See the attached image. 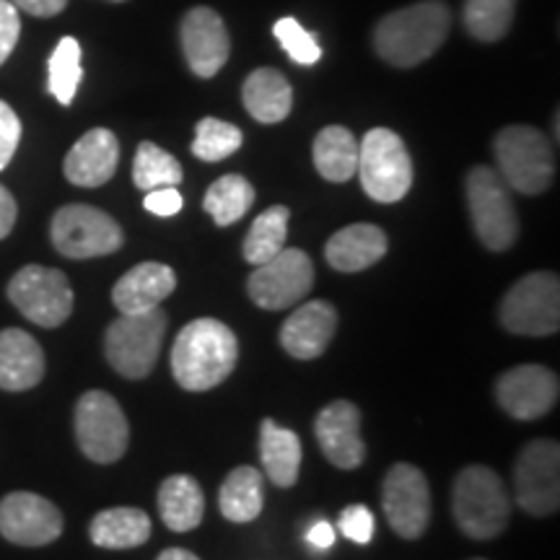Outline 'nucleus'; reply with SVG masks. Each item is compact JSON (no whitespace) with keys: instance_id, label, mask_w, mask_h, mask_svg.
<instances>
[{"instance_id":"37998d69","label":"nucleus","mask_w":560,"mask_h":560,"mask_svg":"<svg viewBox=\"0 0 560 560\" xmlns=\"http://www.w3.org/2000/svg\"><path fill=\"white\" fill-rule=\"evenodd\" d=\"M306 542H310L314 550H330L332 545H335L332 524L325 522V520L317 522V524H312V529L306 532Z\"/></svg>"},{"instance_id":"c03bdc74","label":"nucleus","mask_w":560,"mask_h":560,"mask_svg":"<svg viewBox=\"0 0 560 560\" xmlns=\"http://www.w3.org/2000/svg\"><path fill=\"white\" fill-rule=\"evenodd\" d=\"M156 560H200V558L185 548H170V550L161 552Z\"/></svg>"},{"instance_id":"aec40b11","label":"nucleus","mask_w":560,"mask_h":560,"mask_svg":"<svg viewBox=\"0 0 560 560\" xmlns=\"http://www.w3.org/2000/svg\"><path fill=\"white\" fill-rule=\"evenodd\" d=\"M120 164V143L115 132L94 128L83 136L66 156V177L79 187H102L115 177Z\"/></svg>"},{"instance_id":"0eeeda50","label":"nucleus","mask_w":560,"mask_h":560,"mask_svg":"<svg viewBox=\"0 0 560 560\" xmlns=\"http://www.w3.org/2000/svg\"><path fill=\"white\" fill-rule=\"evenodd\" d=\"M501 325L511 335L548 338L560 330V280L556 272H529L501 301Z\"/></svg>"},{"instance_id":"2eb2a0df","label":"nucleus","mask_w":560,"mask_h":560,"mask_svg":"<svg viewBox=\"0 0 560 560\" xmlns=\"http://www.w3.org/2000/svg\"><path fill=\"white\" fill-rule=\"evenodd\" d=\"M0 535L21 548H42L62 535V514L52 501L16 490L0 501Z\"/></svg>"},{"instance_id":"4c0bfd02","label":"nucleus","mask_w":560,"mask_h":560,"mask_svg":"<svg viewBox=\"0 0 560 560\" xmlns=\"http://www.w3.org/2000/svg\"><path fill=\"white\" fill-rule=\"evenodd\" d=\"M21 140V120L9 104L0 102V172L11 164Z\"/></svg>"},{"instance_id":"4468645a","label":"nucleus","mask_w":560,"mask_h":560,"mask_svg":"<svg viewBox=\"0 0 560 560\" xmlns=\"http://www.w3.org/2000/svg\"><path fill=\"white\" fill-rule=\"evenodd\" d=\"M382 506L397 535L418 540L431 522V490L425 475L408 462L392 467L382 486Z\"/></svg>"},{"instance_id":"a878e982","label":"nucleus","mask_w":560,"mask_h":560,"mask_svg":"<svg viewBox=\"0 0 560 560\" xmlns=\"http://www.w3.org/2000/svg\"><path fill=\"white\" fill-rule=\"evenodd\" d=\"M301 439L291 429H283L272 418H265L260 425V459L270 482L278 488H291L299 480L301 470Z\"/></svg>"},{"instance_id":"39448f33","label":"nucleus","mask_w":560,"mask_h":560,"mask_svg":"<svg viewBox=\"0 0 560 560\" xmlns=\"http://www.w3.org/2000/svg\"><path fill=\"white\" fill-rule=\"evenodd\" d=\"M170 314L161 306L145 314H122L107 327L104 353L109 366L125 380H145L159 363Z\"/></svg>"},{"instance_id":"1a4fd4ad","label":"nucleus","mask_w":560,"mask_h":560,"mask_svg":"<svg viewBox=\"0 0 560 560\" xmlns=\"http://www.w3.org/2000/svg\"><path fill=\"white\" fill-rule=\"evenodd\" d=\"M75 439L81 452L96 465L122 459L130 444V425L120 402L102 389L81 395L75 405Z\"/></svg>"},{"instance_id":"5701e85b","label":"nucleus","mask_w":560,"mask_h":560,"mask_svg":"<svg viewBox=\"0 0 560 560\" xmlns=\"http://www.w3.org/2000/svg\"><path fill=\"white\" fill-rule=\"evenodd\" d=\"M387 255V234L374 223H353L335 231L325 247L330 268L338 272H361Z\"/></svg>"},{"instance_id":"e433bc0d","label":"nucleus","mask_w":560,"mask_h":560,"mask_svg":"<svg viewBox=\"0 0 560 560\" xmlns=\"http://www.w3.org/2000/svg\"><path fill=\"white\" fill-rule=\"evenodd\" d=\"M340 532L355 545H369L374 537V514L361 503L342 509L340 514Z\"/></svg>"},{"instance_id":"4be33fe9","label":"nucleus","mask_w":560,"mask_h":560,"mask_svg":"<svg viewBox=\"0 0 560 560\" xmlns=\"http://www.w3.org/2000/svg\"><path fill=\"white\" fill-rule=\"evenodd\" d=\"M45 376V353L30 332L11 330L0 332V389L26 392L37 387Z\"/></svg>"},{"instance_id":"f257e3e1","label":"nucleus","mask_w":560,"mask_h":560,"mask_svg":"<svg viewBox=\"0 0 560 560\" xmlns=\"http://www.w3.org/2000/svg\"><path fill=\"white\" fill-rule=\"evenodd\" d=\"M240 359L236 335L219 319H195L177 335L172 374L182 389L208 392L226 382Z\"/></svg>"},{"instance_id":"c85d7f7f","label":"nucleus","mask_w":560,"mask_h":560,"mask_svg":"<svg viewBox=\"0 0 560 560\" xmlns=\"http://www.w3.org/2000/svg\"><path fill=\"white\" fill-rule=\"evenodd\" d=\"M262 475L255 467H236L229 472V478L223 480L221 493H219V509L229 522L234 524H247L255 522L262 514Z\"/></svg>"},{"instance_id":"49530a36","label":"nucleus","mask_w":560,"mask_h":560,"mask_svg":"<svg viewBox=\"0 0 560 560\" xmlns=\"http://www.w3.org/2000/svg\"><path fill=\"white\" fill-rule=\"evenodd\" d=\"M472 560H486V558H472Z\"/></svg>"},{"instance_id":"f704fd0d","label":"nucleus","mask_w":560,"mask_h":560,"mask_svg":"<svg viewBox=\"0 0 560 560\" xmlns=\"http://www.w3.org/2000/svg\"><path fill=\"white\" fill-rule=\"evenodd\" d=\"M242 140L244 136L236 125L215 120V117H206V120H200L198 128H195L192 153L200 161L213 164V161H223L229 159L231 153L240 151Z\"/></svg>"},{"instance_id":"a18cd8bd","label":"nucleus","mask_w":560,"mask_h":560,"mask_svg":"<svg viewBox=\"0 0 560 560\" xmlns=\"http://www.w3.org/2000/svg\"><path fill=\"white\" fill-rule=\"evenodd\" d=\"M112 3H125V0H112Z\"/></svg>"},{"instance_id":"ea45409f","label":"nucleus","mask_w":560,"mask_h":560,"mask_svg":"<svg viewBox=\"0 0 560 560\" xmlns=\"http://www.w3.org/2000/svg\"><path fill=\"white\" fill-rule=\"evenodd\" d=\"M143 206L149 213L170 219V215H177L182 210V195L177 192V187H159V190H151L145 195Z\"/></svg>"},{"instance_id":"7c9ffc66","label":"nucleus","mask_w":560,"mask_h":560,"mask_svg":"<svg viewBox=\"0 0 560 560\" xmlns=\"http://www.w3.org/2000/svg\"><path fill=\"white\" fill-rule=\"evenodd\" d=\"M252 202H255V187L242 174H226L208 187L202 208L219 226H231V223L244 219Z\"/></svg>"},{"instance_id":"cd10ccee","label":"nucleus","mask_w":560,"mask_h":560,"mask_svg":"<svg viewBox=\"0 0 560 560\" xmlns=\"http://www.w3.org/2000/svg\"><path fill=\"white\" fill-rule=\"evenodd\" d=\"M314 166L327 182H348L359 170V140L342 125H330L314 138Z\"/></svg>"},{"instance_id":"f8f14e48","label":"nucleus","mask_w":560,"mask_h":560,"mask_svg":"<svg viewBox=\"0 0 560 560\" xmlns=\"http://www.w3.org/2000/svg\"><path fill=\"white\" fill-rule=\"evenodd\" d=\"M516 503L532 516H550L560 506V446L552 439L529 441L514 465Z\"/></svg>"},{"instance_id":"9d476101","label":"nucleus","mask_w":560,"mask_h":560,"mask_svg":"<svg viewBox=\"0 0 560 560\" xmlns=\"http://www.w3.org/2000/svg\"><path fill=\"white\" fill-rule=\"evenodd\" d=\"M50 236L55 249L70 260H89L117 252L125 244L122 226L94 206H62L52 215Z\"/></svg>"},{"instance_id":"c9c22d12","label":"nucleus","mask_w":560,"mask_h":560,"mask_svg":"<svg viewBox=\"0 0 560 560\" xmlns=\"http://www.w3.org/2000/svg\"><path fill=\"white\" fill-rule=\"evenodd\" d=\"M276 39L283 45V50L291 55L293 62L299 66H314L322 58V47L312 32H306L296 19H280L272 26Z\"/></svg>"},{"instance_id":"bb28decb","label":"nucleus","mask_w":560,"mask_h":560,"mask_svg":"<svg viewBox=\"0 0 560 560\" xmlns=\"http://www.w3.org/2000/svg\"><path fill=\"white\" fill-rule=\"evenodd\" d=\"M159 514L172 532H190L198 527L206 514V499H202L198 480L190 475H172L161 482Z\"/></svg>"},{"instance_id":"72a5a7b5","label":"nucleus","mask_w":560,"mask_h":560,"mask_svg":"<svg viewBox=\"0 0 560 560\" xmlns=\"http://www.w3.org/2000/svg\"><path fill=\"white\" fill-rule=\"evenodd\" d=\"M516 0H465V26L475 39L499 42L514 21Z\"/></svg>"},{"instance_id":"f03ea898","label":"nucleus","mask_w":560,"mask_h":560,"mask_svg":"<svg viewBox=\"0 0 560 560\" xmlns=\"http://www.w3.org/2000/svg\"><path fill=\"white\" fill-rule=\"evenodd\" d=\"M452 13L441 0H420L384 16L376 24L374 47L395 68H416L444 45Z\"/></svg>"},{"instance_id":"f3484780","label":"nucleus","mask_w":560,"mask_h":560,"mask_svg":"<svg viewBox=\"0 0 560 560\" xmlns=\"http://www.w3.org/2000/svg\"><path fill=\"white\" fill-rule=\"evenodd\" d=\"M314 436L327 462L340 470H355L366 457L361 436V410L350 400H335L319 410L314 420Z\"/></svg>"},{"instance_id":"a19ab883","label":"nucleus","mask_w":560,"mask_h":560,"mask_svg":"<svg viewBox=\"0 0 560 560\" xmlns=\"http://www.w3.org/2000/svg\"><path fill=\"white\" fill-rule=\"evenodd\" d=\"M11 3L16 5L19 11L32 13V16L50 19V16H58V13L66 9L68 0H11Z\"/></svg>"},{"instance_id":"ddd939ff","label":"nucleus","mask_w":560,"mask_h":560,"mask_svg":"<svg viewBox=\"0 0 560 560\" xmlns=\"http://www.w3.org/2000/svg\"><path fill=\"white\" fill-rule=\"evenodd\" d=\"M314 285V262L301 249H280L268 262L257 265L247 280L249 299L260 310L280 312L299 304Z\"/></svg>"},{"instance_id":"6e6552de","label":"nucleus","mask_w":560,"mask_h":560,"mask_svg":"<svg viewBox=\"0 0 560 560\" xmlns=\"http://www.w3.org/2000/svg\"><path fill=\"white\" fill-rule=\"evenodd\" d=\"M363 192L376 202H397L412 187V161L402 138L387 128L369 130L359 143V170Z\"/></svg>"},{"instance_id":"423d86ee","label":"nucleus","mask_w":560,"mask_h":560,"mask_svg":"<svg viewBox=\"0 0 560 560\" xmlns=\"http://www.w3.org/2000/svg\"><path fill=\"white\" fill-rule=\"evenodd\" d=\"M467 208L475 234L490 252H506L520 240V215H516L511 187L490 166H475L467 174Z\"/></svg>"},{"instance_id":"dca6fc26","label":"nucleus","mask_w":560,"mask_h":560,"mask_svg":"<svg viewBox=\"0 0 560 560\" xmlns=\"http://www.w3.org/2000/svg\"><path fill=\"white\" fill-rule=\"evenodd\" d=\"M560 382L540 363H524L506 371L495 384V400L501 410L516 420H537L558 405Z\"/></svg>"},{"instance_id":"7ed1b4c3","label":"nucleus","mask_w":560,"mask_h":560,"mask_svg":"<svg viewBox=\"0 0 560 560\" xmlns=\"http://www.w3.org/2000/svg\"><path fill=\"white\" fill-rule=\"evenodd\" d=\"M452 511L472 540H493L509 527L511 503L503 480L486 465L465 467L454 480Z\"/></svg>"},{"instance_id":"58836bf2","label":"nucleus","mask_w":560,"mask_h":560,"mask_svg":"<svg viewBox=\"0 0 560 560\" xmlns=\"http://www.w3.org/2000/svg\"><path fill=\"white\" fill-rule=\"evenodd\" d=\"M21 34L19 9L11 0H0V66L11 58L13 47H16Z\"/></svg>"},{"instance_id":"20e7f679","label":"nucleus","mask_w":560,"mask_h":560,"mask_svg":"<svg viewBox=\"0 0 560 560\" xmlns=\"http://www.w3.org/2000/svg\"><path fill=\"white\" fill-rule=\"evenodd\" d=\"M495 161L503 182L522 195H542L556 177L550 140L532 125H509L495 136Z\"/></svg>"},{"instance_id":"c756f323","label":"nucleus","mask_w":560,"mask_h":560,"mask_svg":"<svg viewBox=\"0 0 560 560\" xmlns=\"http://www.w3.org/2000/svg\"><path fill=\"white\" fill-rule=\"evenodd\" d=\"M291 210L285 206H272L260 213L252 223L247 240H244L242 255L249 265H262L272 260L280 249H285V236H289Z\"/></svg>"},{"instance_id":"a211bd4d","label":"nucleus","mask_w":560,"mask_h":560,"mask_svg":"<svg viewBox=\"0 0 560 560\" xmlns=\"http://www.w3.org/2000/svg\"><path fill=\"white\" fill-rule=\"evenodd\" d=\"M182 50L187 66L200 79H213L226 66L231 52V39L226 24L213 9H192L182 19Z\"/></svg>"},{"instance_id":"473e14b6","label":"nucleus","mask_w":560,"mask_h":560,"mask_svg":"<svg viewBox=\"0 0 560 560\" xmlns=\"http://www.w3.org/2000/svg\"><path fill=\"white\" fill-rule=\"evenodd\" d=\"M182 177V164L172 153L159 149L156 143H140L136 161H132V182L140 190L151 192L159 190V187H177Z\"/></svg>"},{"instance_id":"79ce46f5","label":"nucleus","mask_w":560,"mask_h":560,"mask_svg":"<svg viewBox=\"0 0 560 560\" xmlns=\"http://www.w3.org/2000/svg\"><path fill=\"white\" fill-rule=\"evenodd\" d=\"M16 215H19L16 200H13V195L0 185V240H5V236L11 234L13 223H16Z\"/></svg>"},{"instance_id":"9b49d317","label":"nucleus","mask_w":560,"mask_h":560,"mask_svg":"<svg viewBox=\"0 0 560 560\" xmlns=\"http://www.w3.org/2000/svg\"><path fill=\"white\" fill-rule=\"evenodd\" d=\"M9 299L34 325L60 327L73 314V289L66 272L42 265H26L9 283Z\"/></svg>"},{"instance_id":"393cba45","label":"nucleus","mask_w":560,"mask_h":560,"mask_svg":"<svg viewBox=\"0 0 560 560\" xmlns=\"http://www.w3.org/2000/svg\"><path fill=\"white\" fill-rule=\"evenodd\" d=\"M244 107L257 122L276 125L291 115L293 89L283 73L272 68H260L249 73L242 89Z\"/></svg>"},{"instance_id":"b1692460","label":"nucleus","mask_w":560,"mask_h":560,"mask_svg":"<svg viewBox=\"0 0 560 560\" xmlns=\"http://www.w3.org/2000/svg\"><path fill=\"white\" fill-rule=\"evenodd\" d=\"M89 537L96 548L104 550L140 548L151 537V516L132 506L100 511L89 524Z\"/></svg>"},{"instance_id":"6ab92c4d","label":"nucleus","mask_w":560,"mask_h":560,"mask_svg":"<svg viewBox=\"0 0 560 560\" xmlns=\"http://www.w3.org/2000/svg\"><path fill=\"white\" fill-rule=\"evenodd\" d=\"M338 330V312L330 301H306L280 327V346L291 359H319Z\"/></svg>"},{"instance_id":"412c9836","label":"nucleus","mask_w":560,"mask_h":560,"mask_svg":"<svg viewBox=\"0 0 560 560\" xmlns=\"http://www.w3.org/2000/svg\"><path fill=\"white\" fill-rule=\"evenodd\" d=\"M177 289V276L164 262H140L112 289V304L120 314H145L161 306Z\"/></svg>"},{"instance_id":"2f4dec72","label":"nucleus","mask_w":560,"mask_h":560,"mask_svg":"<svg viewBox=\"0 0 560 560\" xmlns=\"http://www.w3.org/2000/svg\"><path fill=\"white\" fill-rule=\"evenodd\" d=\"M81 45L73 37H62L47 62V89L62 107L75 100V91L81 86Z\"/></svg>"}]
</instances>
